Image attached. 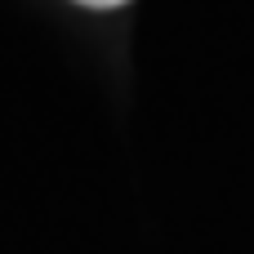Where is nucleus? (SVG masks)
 <instances>
[{
  "instance_id": "1",
  "label": "nucleus",
  "mask_w": 254,
  "mask_h": 254,
  "mask_svg": "<svg viewBox=\"0 0 254 254\" xmlns=\"http://www.w3.org/2000/svg\"><path fill=\"white\" fill-rule=\"evenodd\" d=\"M80 4H89V9H116V4H125V0H80Z\"/></svg>"
}]
</instances>
